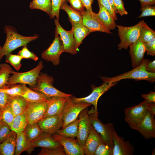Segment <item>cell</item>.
Returning <instances> with one entry per match:
<instances>
[{
	"label": "cell",
	"instance_id": "cell-1",
	"mask_svg": "<svg viewBox=\"0 0 155 155\" xmlns=\"http://www.w3.org/2000/svg\"><path fill=\"white\" fill-rule=\"evenodd\" d=\"M4 31L6 34L5 43L1 51V59L4 56H6L16 49L21 46H26L30 42L38 38V35L26 36L19 34L15 28L10 26H6Z\"/></svg>",
	"mask_w": 155,
	"mask_h": 155
},
{
	"label": "cell",
	"instance_id": "cell-2",
	"mask_svg": "<svg viewBox=\"0 0 155 155\" xmlns=\"http://www.w3.org/2000/svg\"><path fill=\"white\" fill-rule=\"evenodd\" d=\"M149 60L144 59L138 66L130 71L112 77H100L103 81L113 82L125 79H132L135 80H144L153 83L155 81V73L148 72L146 70L147 64Z\"/></svg>",
	"mask_w": 155,
	"mask_h": 155
},
{
	"label": "cell",
	"instance_id": "cell-3",
	"mask_svg": "<svg viewBox=\"0 0 155 155\" xmlns=\"http://www.w3.org/2000/svg\"><path fill=\"white\" fill-rule=\"evenodd\" d=\"M43 67V61H40L36 67L28 71L18 72L13 70L11 73L12 75L9 78L5 88L12 85L21 84L28 85L31 89H33L36 84L37 79Z\"/></svg>",
	"mask_w": 155,
	"mask_h": 155
},
{
	"label": "cell",
	"instance_id": "cell-4",
	"mask_svg": "<svg viewBox=\"0 0 155 155\" xmlns=\"http://www.w3.org/2000/svg\"><path fill=\"white\" fill-rule=\"evenodd\" d=\"M54 82L53 76L40 72L37 79L36 84L32 90L42 93L48 99L55 96L68 97L73 96L55 88L53 86Z\"/></svg>",
	"mask_w": 155,
	"mask_h": 155
},
{
	"label": "cell",
	"instance_id": "cell-5",
	"mask_svg": "<svg viewBox=\"0 0 155 155\" xmlns=\"http://www.w3.org/2000/svg\"><path fill=\"white\" fill-rule=\"evenodd\" d=\"M98 113L96 112L93 107L89 111L88 115L91 125L93 128L101 136L104 142L113 149L114 143L113 133L115 129L113 124H104L98 119Z\"/></svg>",
	"mask_w": 155,
	"mask_h": 155
},
{
	"label": "cell",
	"instance_id": "cell-6",
	"mask_svg": "<svg viewBox=\"0 0 155 155\" xmlns=\"http://www.w3.org/2000/svg\"><path fill=\"white\" fill-rule=\"evenodd\" d=\"M144 22L143 20L133 26L129 27L116 25L121 40L118 45L119 50L127 49L137 40L140 37V31Z\"/></svg>",
	"mask_w": 155,
	"mask_h": 155
},
{
	"label": "cell",
	"instance_id": "cell-7",
	"mask_svg": "<svg viewBox=\"0 0 155 155\" xmlns=\"http://www.w3.org/2000/svg\"><path fill=\"white\" fill-rule=\"evenodd\" d=\"M71 97L67 98L61 114L63 122L62 129L77 118L83 109L92 105L84 102H75Z\"/></svg>",
	"mask_w": 155,
	"mask_h": 155
},
{
	"label": "cell",
	"instance_id": "cell-8",
	"mask_svg": "<svg viewBox=\"0 0 155 155\" xmlns=\"http://www.w3.org/2000/svg\"><path fill=\"white\" fill-rule=\"evenodd\" d=\"M147 102L145 100L137 105L125 109V121L131 129H135L144 118L147 111Z\"/></svg>",
	"mask_w": 155,
	"mask_h": 155
},
{
	"label": "cell",
	"instance_id": "cell-9",
	"mask_svg": "<svg viewBox=\"0 0 155 155\" xmlns=\"http://www.w3.org/2000/svg\"><path fill=\"white\" fill-rule=\"evenodd\" d=\"M55 38L52 43L41 54L42 58L47 62H51L55 66L60 63L61 55L65 52L62 40L55 30Z\"/></svg>",
	"mask_w": 155,
	"mask_h": 155
},
{
	"label": "cell",
	"instance_id": "cell-10",
	"mask_svg": "<svg viewBox=\"0 0 155 155\" xmlns=\"http://www.w3.org/2000/svg\"><path fill=\"white\" fill-rule=\"evenodd\" d=\"M117 82H110L103 81L101 85L98 87L92 84L91 86L92 92L89 95L82 98H77L72 96V98L76 102H84L91 104L94 106L95 111L98 113L97 103L99 98L112 87L116 84Z\"/></svg>",
	"mask_w": 155,
	"mask_h": 155
},
{
	"label": "cell",
	"instance_id": "cell-11",
	"mask_svg": "<svg viewBox=\"0 0 155 155\" xmlns=\"http://www.w3.org/2000/svg\"><path fill=\"white\" fill-rule=\"evenodd\" d=\"M47 108V101L28 102L24 113L28 123H38L44 117Z\"/></svg>",
	"mask_w": 155,
	"mask_h": 155
},
{
	"label": "cell",
	"instance_id": "cell-12",
	"mask_svg": "<svg viewBox=\"0 0 155 155\" xmlns=\"http://www.w3.org/2000/svg\"><path fill=\"white\" fill-rule=\"evenodd\" d=\"M82 17V23L92 32H100L107 34H111L106 26L100 19L96 13L93 11H84L80 12Z\"/></svg>",
	"mask_w": 155,
	"mask_h": 155
},
{
	"label": "cell",
	"instance_id": "cell-13",
	"mask_svg": "<svg viewBox=\"0 0 155 155\" xmlns=\"http://www.w3.org/2000/svg\"><path fill=\"white\" fill-rule=\"evenodd\" d=\"M88 108L86 107L80 113L78 117V134L77 140L82 149L85 141L89 135L92 126L88 117Z\"/></svg>",
	"mask_w": 155,
	"mask_h": 155
},
{
	"label": "cell",
	"instance_id": "cell-14",
	"mask_svg": "<svg viewBox=\"0 0 155 155\" xmlns=\"http://www.w3.org/2000/svg\"><path fill=\"white\" fill-rule=\"evenodd\" d=\"M56 30L62 40L65 52L72 55H75L78 52L75 48V40L73 30L67 31L61 25L59 20L55 19Z\"/></svg>",
	"mask_w": 155,
	"mask_h": 155
},
{
	"label": "cell",
	"instance_id": "cell-15",
	"mask_svg": "<svg viewBox=\"0 0 155 155\" xmlns=\"http://www.w3.org/2000/svg\"><path fill=\"white\" fill-rule=\"evenodd\" d=\"M51 135L53 139L63 146L66 155H84L77 140L74 138L62 136L56 133Z\"/></svg>",
	"mask_w": 155,
	"mask_h": 155
},
{
	"label": "cell",
	"instance_id": "cell-16",
	"mask_svg": "<svg viewBox=\"0 0 155 155\" xmlns=\"http://www.w3.org/2000/svg\"><path fill=\"white\" fill-rule=\"evenodd\" d=\"M145 139L155 138V120L154 115L147 110L146 115L141 123L135 129Z\"/></svg>",
	"mask_w": 155,
	"mask_h": 155
},
{
	"label": "cell",
	"instance_id": "cell-17",
	"mask_svg": "<svg viewBox=\"0 0 155 155\" xmlns=\"http://www.w3.org/2000/svg\"><path fill=\"white\" fill-rule=\"evenodd\" d=\"M114 143L113 155H132L134 148L129 141H125L124 139L118 135L114 129L113 133Z\"/></svg>",
	"mask_w": 155,
	"mask_h": 155
},
{
	"label": "cell",
	"instance_id": "cell-18",
	"mask_svg": "<svg viewBox=\"0 0 155 155\" xmlns=\"http://www.w3.org/2000/svg\"><path fill=\"white\" fill-rule=\"evenodd\" d=\"M38 123L43 132L50 135L56 133L63 125L61 115L43 118Z\"/></svg>",
	"mask_w": 155,
	"mask_h": 155
},
{
	"label": "cell",
	"instance_id": "cell-19",
	"mask_svg": "<svg viewBox=\"0 0 155 155\" xmlns=\"http://www.w3.org/2000/svg\"><path fill=\"white\" fill-rule=\"evenodd\" d=\"M129 47V54L132 66L133 69L139 66L144 60V56L146 52L145 43L139 37Z\"/></svg>",
	"mask_w": 155,
	"mask_h": 155
},
{
	"label": "cell",
	"instance_id": "cell-20",
	"mask_svg": "<svg viewBox=\"0 0 155 155\" xmlns=\"http://www.w3.org/2000/svg\"><path fill=\"white\" fill-rule=\"evenodd\" d=\"M61 146L59 142L53 139L51 135L43 132L39 137L29 143L28 149L27 152L30 154L34 148L37 147L50 148Z\"/></svg>",
	"mask_w": 155,
	"mask_h": 155
},
{
	"label": "cell",
	"instance_id": "cell-21",
	"mask_svg": "<svg viewBox=\"0 0 155 155\" xmlns=\"http://www.w3.org/2000/svg\"><path fill=\"white\" fill-rule=\"evenodd\" d=\"M103 140L101 135L92 127L82 148L84 154L93 155L98 146Z\"/></svg>",
	"mask_w": 155,
	"mask_h": 155
},
{
	"label": "cell",
	"instance_id": "cell-22",
	"mask_svg": "<svg viewBox=\"0 0 155 155\" xmlns=\"http://www.w3.org/2000/svg\"><path fill=\"white\" fill-rule=\"evenodd\" d=\"M68 97L55 96L48 99V108L44 118L61 115Z\"/></svg>",
	"mask_w": 155,
	"mask_h": 155
},
{
	"label": "cell",
	"instance_id": "cell-23",
	"mask_svg": "<svg viewBox=\"0 0 155 155\" xmlns=\"http://www.w3.org/2000/svg\"><path fill=\"white\" fill-rule=\"evenodd\" d=\"M28 102L20 95L11 96L8 106L14 116L24 113Z\"/></svg>",
	"mask_w": 155,
	"mask_h": 155
},
{
	"label": "cell",
	"instance_id": "cell-24",
	"mask_svg": "<svg viewBox=\"0 0 155 155\" xmlns=\"http://www.w3.org/2000/svg\"><path fill=\"white\" fill-rule=\"evenodd\" d=\"M75 40V48L78 52V48L83 40L92 32L82 23H71Z\"/></svg>",
	"mask_w": 155,
	"mask_h": 155
},
{
	"label": "cell",
	"instance_id": "cell-25",
	"mask_svg": "<svg viewBox=\"0 0 155 155\" xmlns=\"http://www.w3.org/2000/svg\"><path fill=\"white\" fill-rule=\"evenodd\" d=\"M17 133L11 131L7 138L0 143V155H14Z\"/></svg>",
	"mask_w": 155,
	"mask_h": 155
},
{
	"label": "cell",
	"instance_id": "cell-26",
	"mask_svg": "<svg viewBox=\"0 0 155 155\" xmlns=\"http://www.w3.org/2000/svg\"><path fill=\"white\" fill-rule=\"evenodd\" d=\"M24 91L22 96L28 102H47L48 99L42 93L32 90L23 84Z\"/></svg>",
	"mask_w": 155,
	"mask_h": 155
},
{
	"label": "cell",
	"instance_id": "cell-27",
	"mask_svg": "<svg viewBox=\"0 0 155 155\" xmlns=\"http://www.w3.org/2000/svg\"><path fill=\"white\" fill-rule=\"evenodd\" d=\"M99 6V10L97 16L109 30H114L116 24L114 18L104 7Z\"/></svg>",
	"mask_w": 155,
	"mask_h": 155
},
{
	"label": "cell",
	"instance_id": "cell-28",
	"mask_svg": "<svg viewBox=\"0 0 155 155\" xmlns=\"http://www.w3.org/2000/svg\"><path fill=\"white\" fill-rule=\"evenodd\" d=\"M79 118L69 124L65 128L59 129L56 133L62 136L74 138L77 136L78 134Z\"/></svg>",
	"mask_w": 155,
	"mask_h": 155
},
{
	"label": "cell",
	"instance_id": "cell-29",
	"mask_svg": "<svg viewBox=\"0 0 155 155\" xmlns=\"http://www.w3.org/2000/svg\"><path fill=\"white\" fill-rule=\"evenodd\" d=\"M24 132L26 140L29 144L43 133L38 123L28 124Z\"/></svg>",
	"mask_w": 155,
	"mask_h": 155
},
{
	"label": "cell",
	"instance_id": "cell-30",
	"mask_svg": "<svg viewBox=\"0 0 155 155\" xmlns=\"http://www.w3.org/2000/svg\"><path fill=\"white\" fill-rule=\"evenodd\" d=\"M30 8L42 11L51 16L52 6L51 0H33L30 3Z\"/></svg>",
	"mask_w": 155,
	"mask_h": 155
},
{
	"label": "cell",
	"instance_id": "cell-31",
	"mask_svg": "<svg viewBox=\"0 0 155 155\" xmlns=\"http://www.w3.org/2000/svg\"><path fill=\"white\" fill-rule=\"evenodd\" d=\"M28 124L23 113L15 117L10 127L12 131L18 133L24 131Z\"/></svg>",
	"mask_w": 155,
	"mask_h": 155
},
{
	"label": "cell",
	"instance_id": "cell-32",
	"mask_svg": "<svg viewBox=\"0 0 155 155\" xmlns=\"http://www.w3.org/2000/svg\"><path fill=\"white\" fill-rule=\"evenodd\" d=\"M60 9L64 10L67 13L69 21L71 24L82 23V17L81 13L69 6L66 2L61 5Z\"/></svg>",
	"mask_w": 155,
	"mask_h": 155
},
{
	"label": "cell",
	"instance_id": "cell-33",
	"mask_svg": "<svg viewBox=\"0 0 155 155\" xmlns=\"http://www.w3.org/2000/svg\"><path fill=\"white\" fill-rule=\"evenodd\" d=\"M16 148L14 155H19L24 151L27 152L29 146L24 131L16 133Z\"/></svg>",
	"mask_w": 155,
	"mask_h": 155
},
{
	"label": "cell",
	"instance_id": "cell-34",
	"mask_svg": "<svg viewBox=\"0 0 155 155\" xmlns=\"http://www.w3.org/2000/svg\"><path fill=\"white\" fill-rule=\"evenodd\" d=\"M13 70L10 66L5 63L0 64V89L5 88Z\"/></svg>",
	"mask_w": 155,
	"mask_h": 155
},
{
	"label": "cell",
	"instance_id": "cell-35",
	"mask_svg": "<svg viewBox=\"0 0 155 155\" xmlns=\"http://www.w3.org/2000/svg\"><path fill=\"white\" fill-rule=\"evenodd\" d=\"M140 37L144 43H147L155 38V31L144 22L140 31Z\"/></svg>",
	"mask_w": 155,
	"mask_h": 155
},
{
	"label": "cell",
	"instance_id": "cell-36",
	"mask_svg": "<svg viewBox=\"0 0 155 155\" xmlns=\"http://www.w3.org/2000/svg\"><path fill=\"white\" fill-rule=\"evenodd\" d=\"M24 91L23 84H16L11 85L9 87L0 89V92H3L11 96H22Z\"/></svg>",
	"mask_w": 155,
	"mask_h": 155
},
{
	"label": "cell",
	"instance_id": "cell-37",
	"mask_svg": "<svg viewBox=\"0 0 155 155\" xmlns=\"http://www.w3.org/2000/svg\"><path fill=\"white\" fill-rule=\"evenodd\" d=\"M38 155H66L62 146L55 147L42 148Z\"/></svg>",
	"mask_w": 155,
	"mask_h": 155
},
{
	"label": "cell",
	"instance_id": "cell-38",
	"mask_svg": "<svg viewBox=\"0 0 155 155\" xmlns=\"http://www.w3.org/2000/svg\"><path fill=\"white\" fill-rule=\"evenodd\" d=\"M6 62L9 63L17 71H19L22 66L21 60L23 59L20 56L11 53L6 56Z\"/></svg>",
	"mask_w": 155,
	"mask_h": 155
},
{
	"label": "cell",
	"instance_id": "cell-39",
	"mask_svg": "<svg viewBox=\"0 0 155 155\" xmlns=\"http://www.w3.org/2000/svg\"><path fill=\"white\" fill-rule=\"evenodd\" d=\"M52 9L50 17L51 19L56 18L59 20V12L61 7L64 3L66 2L67 0H51Z\"/></svg>",
	"mask_w": 155,
	"mask_h": 155
},
{
	"label": "cell",
	"instance_id": "cell-40",
	"mask_svg": "<svg viewBox=\"0 0 155 155\" xmlns=\"http://www.w3.org/2000/svg\"><path fill=\"white\" fill-rule=\"evenodd\" d=\"M113 150L103 140L98 146L93 155H113Z\"/></svg>",
	"mask_w": 155,
	"mask_h": 155
},
{
	"label": "cell",
	"instance_id": "cell-41",
	"mask_svg": "<svg viewBox=\"0 0 155 155\" xmlns=\"http://www.w3.org/2000/svg\"><path fill=\"white\" fill-rule=\"evenodd\" d=\"M15 116L8 105L2 111V119L10 127Z\"/></svg>",
	"mask_w": 155,
	"mask_h": 155
},
{
	"label": "cell",
	"instance_id": "cell-42",
	"mask_svg": "<svg viewBox=\"0 0 155 155\" xmlns=\"http://www.w3.org/2000/svg\"><path fill=\"white\" fill-rule=\"evenodd\" d=\"M142 12L141 14L137 18H140L148 16H155V6L151 5H146L141 7L140 9Z\"/></svg>",
	"mask_w": 155,
	"mask_h": 155
},
{
	"label": "cell",
	"instance_id": "cell-43",
	"mask_svg": "<svg viewBox=\"0 0 155 155\" xmlns=\"http://www.w3.org/2000/svg\"><path fill=\"white\" fill-rule=\"evenodd\" d=\"M23 59H31L34 61H37L38 57L33 52L30 51L26 46H24L22 49L19 51L18 54Z\"/></svg>",
	"mask_w": 155,
	"mask_h": 155
},
{
	"label": "cell",
	"instance_id": "cell-44",
	"mask_svg": "<svg viewBox=\"0 0 155 155\" xmlns=\"http://www.w3.org/2000/svg\"><path fill=\"white\" fill-rule=\"evenodd\" d=\"M113 3L116 13H119L121 16L128 14L125 9L123 0H113Z\"/></svg>",
	"mask_w": 155,
	"mask_h": 155
},
{
	"label": "cell",
	"instance_id": "cell-45",
	"mask_svg": "<svg viewBox=\"0 0 155 155\" xmlns=\"http://www.w3.org/2000/svg\"><path fill=\"white\" fill-rule=\"evenodd\" d=\"M99 6L104 7L112 16L115 20H117V18L116 13L111 6L108 0H97Z\"/></svg>",
	"mask_w": 155,
	"mask_h": 155
},
{
	"label": "cell",
	"instance_id": "cell-46",
	"mask_svg": "<svg viewBox=\"0 0 155 155\" xmlns=\"http://www.w3.org/2000/svg\"><path fill=\"white\" fill-rule=\"evenodd\" d=\"M11 131L10 127L7 124L4 122L0 129V143L7 138Z\"/></svg>",
	"mask_w": 155,
	"mask_h": 155
},
{
	"label": "cell",
	"instance_id": "cell-47",
	"mask_svg": "<svg viewBox=\"0 0 155 155\" xmlns=\"http://www.w3.org/2000/svg\"><path fill=\"white\" fill-rule=\"evenodd\" d=\"M11 96L4 92H0V107L2 111L8 105Z\"/></svg>",
	"mask_w": 155,
	"mask_h": 155
},
{
	"label": "cell",
	"instance_id": "cell-48",
	"mask_svg": "<svg viewBox=\"0 0 155 155\" xmlns=\"http://www.w3.org/2000/svg\"><path fill=\"white\" fill-rule=\"evenodd\" d=\"M146 52L148 55H155V38L147 43H145Z\"/></svg>",
	"mask_w": 155,
	"mask_h": 155
},
{
	"label": "cell",
	"instance_id": "cell-49",
	"mask_svg": "<svg viewBox=\"0 0 155 155\" xmlns=\"http://www.w3.org/2000/svg\"><path fill=\"white\" fill-rule=\"evenodd\" d=\"M70 6L76 10L81 12L85 10V7L80 0H68Z\"/></svg>",
	"mask_w": 155,
	"mask_h": 155
},
{
	"label": "cell",
	"instance_id": "cell-50",
	"mask_svg": "<svg viewBox=\"0 0 155 155\" xmlns=\"http://www.w3.org/2000/svg\"><path fill=\"white\" fill-rule=\"evenodd\" d=\"M141 96L148 102L155 103V92H154L152 91L150 92L149 94H143Z\"/></svg>",
	"mask_w": 155,
	"mask_h": 155
},
{
	"label": "cell",
	"instance_id": "cell-51",
	"mask_svg": "<svg viewBox=\"0 0 155 155\" xmlns=\"http://www.w3.org/2000/svg\"><path fill=\"white\" fill-rule=\"evenodd\" d=\"M146 70L147 71L154 73L155 72V60L150 61L148 60L146 67Z\"/></svg>",
	"mask_w": 155,
	"mask_h": 155
},
{
	"label": "cell",
	"instance_id": "cell-52",
	"mask_svg": "<svg viewBox=\"0 0 155 155\" xmlns=\"http://www.w3.org/2000/svg\"><path fill=\"white\" fill-rule=\"evenodd\" d=\"M86 11L89 12L92 11V5L93 2V0H80Z\"/></svg>",
	"mask_w": 155,
	"mask_h": 155
},
{
	"label": "cell",
	"instance_id": "cell-53",
	"mask_svg": "<svg viewBox=\"0 0 155 155\" xmlns=\"http://www.w3.org/2000/svg\"><path fill=\"white\" fill-rule=\"evenodd\" d=\"M147 110L149 111L152 115H155V103L147 102Z\"/></svg>",
	"mask_w": 155,
	"mask_h": 155
},
{
	"label": "cell",
	"instance_id": "cell-54",
	"mask_svg": "<svg viewBox=\"0 0 155 155\" xmlns=\"http://www.w3.org/2000/svg\"><path fill=\"white\" fill-rule=\"evenodd\" d=\"M140 2L141 7L146 5H153L155 3V0H139Z\"/></svg>",
	"mask_w": 155,
	"mask_h": 155
},
{
	"label": "cell",
	"instance_id": "cell-55",
	"mask_svg": "<svg viewBox=\"0 0 155 155\" xmlns=\"http://www.w3.org/2000/svg\"><path fill=\"white\" fill-rule=\"evenodd\" d=\"M110 4L115 12L116 13V10L113 3V0H108Z\"/></svg>",
	"mask_w": 155,
	"mask_h": 155
},
{
	"label": "cell",
	"instance_id": "cell-56",
	"mask_svg": "<svg viewBox=\"0 0 155 155\" xmlns=\"http://www.w3.org/2000/svg\"><path fill=\"white\" fill-rule=\"evenodd\" d=\"M4 122L3 121L2 119H1L0 120V129L3 125Z\"/></svg>",
	"mask_w": 155,
	"mask_h": 155
},
{
	"label": "cell",
	"instance_id": "cell-57",
	"mask_svg": "<svg viewBox=\"0 0 155 155\" xmlns=\"http://www.w3.org/2000/svg\"><path fill=\"white\" fill-rule=\"evenodd\" d=\"M2 110L0 107V120L2 119Z\"/></svg>",
	"mask_w": 155,
	"mask_h": 155
},
{
	"label": "cell",
	"instance_id": "cell-58",
	"mask_svg": "<svg viewBox=\"0 0 155 155\" xmlns=\"http://www.w3.org/2000/svg\"><path fill=\"white\" fill-rule=\"evenodd\" d=\"M152 155H155V149L154 150L152 153Z\"/></svg>",
	"mask_w": 155,
	"mask_h": 155
},
{
	"label": "cell",
	"instance_id": "cell-59",
	"mask_svg": "<svg viewBox=\"0 0 155 155\" xmlns=\"http://www.w3.org/2000/svg\"><path fill=\"white\" fill-rule=\"evenodd\" d=\"M1 48H2V47L1 46V45H0V60L1 59V58H0V54H1Z\"/></svg>",
	"mask_w": 155,
	"mask_h": 155
}]
</instances>
